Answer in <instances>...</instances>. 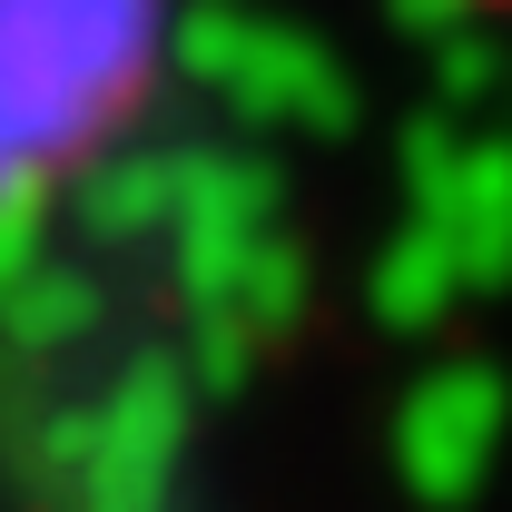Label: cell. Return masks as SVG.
I'll use <instances>...</instances> for the list:
<instances>
[{"label": "cell", "instance_id": "cell-1", "mask_svg": "<svg viewBox=\"0 0 512 512\" xmlns=\"http://www.w3.org/2000/svg\"><path fill=\"white\" fill-rule=\"evenodd\" d=\"M178 0H0V227L79 188L148 119Z\"/></svg>", "mask_w": 512, "mask_h": 512}, {"label": "cell", "instance_id": "cell-2", "mask_svg": "<svg viewBox=\"0 0 512 512\" xmlns=\"http://www.w3.org/2000/svg\"><path fill=\"white\" fill-rule=\"evenodd\" d=\"M453 10H512V0H453Z\"/></svg>", "mask_w": 512, "mask_h": 512}]
</instances>
